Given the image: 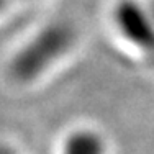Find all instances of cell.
Listing matches in <instances>:
<instances>
[{
    "mask_svg": "<svg viewBox=\"0 0 154 154\" xmlns=\"http://www.w3.org/2000/svg\"><path fill=\"white\" fill-rule=\"evenodd\" d=\"M113 23L120 38L143 56L154 57V20L141 0H118Z\"/></svg>",
    "mask_w": 154,
    "mask_h": 154,
    "instance_id": "obj_1",
    "label": "cell"
},
{
    "mask_svg": "<svg viewBox=\"0 0 154 154\" xmlns=\"http://www.w3.org/2000/svg\"><path fill=\"white\" fill-rule=\"evenodd\" d=\"M66 154H107V144L100 134L94 131H80L67 139Z\"/></svg>",
    "mask_w": 154,
    "mask_h": 154,
    "instance_id": "obj_2",
    "label": "cell"
},
{
    "mask_svg": "<svg viewBox=\"0 0 154 154\" xmlns=\"http://www.w3.org/2000/svg\"><path fill=\"white\" fill-rule=\"evenodd\" d=\"M144 3H146V8H148L149 15H151V18L154 20V0H148V2H144Z\"/></svg>",
    "mask_w": 154,
    "mask_h": 154,
    "instance_id": "obj_3",
    "label": "cell"
}]
</instances>
